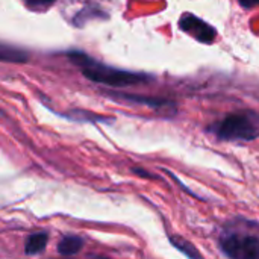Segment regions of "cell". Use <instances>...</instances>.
I'll list each match as a JSON object with an SVG mask.
<instances>
[{"instance_id":"cell-1","label":"cell","mask_w":259,"mask_h":259,"mask_svg":"<svg viewBox=\"0 0 259 259\" xmlns=\"http://www.w3.org/2000/svg\"><path fill=\"white\" fill-rule=\"evenodd\" d=\"M67 56L71 62H74L80 68L82 74L87 79H90L94 83L105 85V87L124 88V87L147 83L155 79L153 76H150L147 73L132 71V70H126V68L108 65V64L100 62L79 50H70V52H67Z\"/></svg>"},{"instance_id":"cell-2","label":"cell","mask_w":259,"mask_h":259,"mask_svg":"<svg viewBox=\"0 0 259 259\" xmlns=\"http://www.w3.org/2000/svg\"><path fill=\"white\" fill-rule=\"evenodd\" d=\"M219 246L228 259H259V223L246 217L228 220L220 229Z\"/></svg>"},{"instance_id":"cell-3","label":"cell","mask_w":259,"mask_h":259,"mask_svg":"<svg viewBox=\"0 0 259 259\" xmlns=\"http://www.w3.org/2000/svg\"><path fill=\"white\" fill-rule=\"evenodd\" d=\"M220 141H252L259 137V114L252 111L234 112L208 127Z\"/></svg>"},{"instance_id":"cell-4","label":"cell","mask_w":259,"mask_h":259,"mask_svg":"<svg viewBox=\"0 0 259 259\" xmlns=\"http://www.w3.org/2000/svg\"><path fill=\"white\" fill-rule=\"evenodd\" d=\"M179 27L181 30H184L185 33H188L190 36L203 44H212L217 39L215 27L191 12L182 14V17L179 18Z\"/></svg>"},{"instance_id":"cell-5","label":"cell","mask_w":259,"mask_h":259,"mask_svg":"<svg viewBox=\"0 0 259 259\" xmlns=\"http://www.w3.org/2000/svg\"><path fill=\"white\" fill-rule=\"evenodd\" d=\"M108 96H111L112 99L117 100H123V102H131V103H137V105H144L149 106L152 109H164V108H170V106H176L175 102L168 100V99H161V97H150V96H138V94H126V93H109Z\"/></svg>"},{"instance_id":"cell-6","label":"cell","mask_w":259,"mask_h":259,"mask_svg":"<svg viewBox=\"0 0 259 259\" xmlns=\"http://www.w3.org/2000/svg\"><path fill=\"white\" fill-rule=\"evenodd\" d=\"M99 18H108V14L99 8L94 3H87L73 18H71V24H74L76 27H82L85 26L90 20H99Z\"/></svg>"},{"instance_id":"cell-7","label":"cell","mask_w":259,"mask_h":259,"mask_svg":"<svg viewBox=\"0 0 259 259\" xmlns=\"http://www.w3.org/2000/svg\"><path fill=\"white\" fill-rule=\"evenodd\" d=\"M83 246V238L79 235H65L61 238L59 244H58V252L62 256H73L77 252H80Z\"/></svg>"},{"instance_id":"cell-8","label":"cell","mask_w":259,"mask_h":259,"mask_svg":"<svg viewBox=\"0 0 259 259\" xmlns=\"http://www.w3.org/2000/svg\"><path fill=\"white\" fill-rule=\"evenodd\" d=\"M47 241H49V235L46 232H33L27 237L26 240V246H24V250L27 255H36V253H41L46 246H47Z\"/></svg>"},{"instance_id":"cell-9","label":"cell","mask_w":259,"mask_h":259,"mask_svg":"<svg viewBox=\"0 0 259 259\" xmlns=\"http://www.w3.org/2000/svg\"><path fill=\"white\" fill-rule=\"evenodd\" d=\"M168 240H170V243H171L179 252H182L188 259H203V256L200 255V252L196 249V246H193V244H191L190 241H187L185 238L178 237V235H170Z\"/></svg>"},{"instance_id":"cell-10","label":"cell","mask_w":259,"mask_h":259,"mask_svg":"<svg viewBox=\"0 0 259 259\" xmlns=\"http://www.w3.org/2000/svg\"><path fill=\"white\" fill-rule=\"evenodd\" d=\"M0 58L5 62H26L29 58V53L24 52L20 47H14V46H8V44H2L0 49Z\"/></svg>"},{"instance_id":"cell-11","label":"cell","mask_w":259,"mask_h":259,"mask_svg":"<svg viewBox=\"0 0 259 259\" xmlns=\"http://www.w3.org/2000/svg\"><path fill=\"white\" fill-rule=\"evenodd\" d=\"M62 117H67V118L74 120V121H106L108 123L112 120V118L102 117V115H97V114H93L88 111H73L68 114H62Z\"/></svg>"},{"instance_id":"cell-12","label":"cell","mask_w":259,"mask_h":259,"mask_svg":"<svg viewBox=\"0 0 259 259\" xmlns=\"http://www.w3.org/2000/svg\"><path fill=\"white\" fill-rule=\"evenodd\" d=\"M55 2L56 0H23L26 8H29L30 11H36V12H42L49 9L50 6L55 5Z\"/></svg>"},{"instance_id":"cell-13","label":"cell","mask_w":259,"mask_h":259,"mask_svg":"<svg viewBox=\"0 0 259 259\" xmlns=\"http://www.w3.org/2000/svg\"><path fill=\"white\" fill-rule=\"evenodd\" d=\"M240 5L246 9H250L253 6H259V0H238Z\"/></svg>"},{"instance_id":"cell-14","label":"cell","mask_w":259,"mask_h":259,"mask_svg":"<svg viewBox=\"0 0 259 259\" xmlns=\"http://www.w3.org/2000/svg\"><path fill=\"white\" fill-rule=\"evenodd\" d=\"M96 259H97V258H96ZM99 259H102V258H99Z\"/></svg>"}]
</instances>
